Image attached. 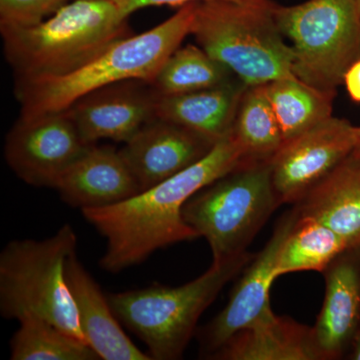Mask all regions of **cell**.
<instances>
[{"mask_svg": "<svg viewBox=\"0 0 360 360\" xmlns=\"http://www.w3.org/2000/svg\"><path fill=\"white\" fill-rule=\"evenodd\" d=\"M248 161L232 130L205 158L179 174L122 202L82 210L85 219L106 239L101 269L117 274L141 264L156 250L200 238L184 219V205Z\"/></svg>", "mask_w": 360, "mask_h": 360, "instance_id": "cell-1", "label": "cell"}, {"mask_svg": "<svg viewBox=\"0 0 360 360\" xmlns=\"http://www.w3.org/2000/svg\"><path fill=\"white\" fill-rule=\"evenodd\" d=\"M195 4L180 6L172 18L148 32L118 40L72 72L16 82L21 116L63 112L92 92L120 82L153 84L165 60L191 34Z\"/></svg>", "mask_w": 360, "mask_h": 360, "instance_id": "cell-2", "label": "cell"}, {"mask_svg": "<svg viewBox=\"0 0 360 360\" xmlns=\"http://www.w3.org/2000/svg\"><path fill=\"white\" fill-rule=\"evenodd\" d=\"M127 18L108 0H71L39 25L0 28L18 82L61 77L129 37Z\"/></svg>", "mask_w": 360, "mask_h": 360, "instance_id": "cell-3", "label": "cell"}, {"mask_svg": "<svg viewBox=\"0 0 360 360\" xmlns=\"http://www.w3.org/2000/svg\"><path fill=\"white\" fill-rule=\"evenodd\" d=\"M253 257L246 251L212 262L205 274L184 285L155 284L111 293L108 300L120 321L146 345L151 359H179L195 333L201 314Z\"/></svg>", "mask_w": 360, "mask_h": 360, "instance_id": "cell-4", "label": "cell"}, {"mask_svg": "<svg viewBox=\"0 0 360 360\" xmlns=\"http://www.w3.org/2000/svg\"><path fill=\"white\" fill-rule=\"evenodd\" d=\"M77 236L65 224L44 240L11 241L0 253V312L7 319L39 317L85 341L65 276ZM86 342V341H85Z\"/></svg>", "mask_w": 360, "mask_h": 360, "instance_id": "cell-5", "label": "cell"}, {"mask_svg": "<svg viewBox=\"0 0 360 360\" xmlns=\"http://www.w3.org/2000/svg\"><path fill=\"white\" fill-rule=\"evenodd\" d=\"M276 4L196 2L191 34L246 86L295 77V53L274 18Z\"/></svg>", "mask_w": 360, "mask_h": 360, "instance_id": "cell-6", "label": "cell"}, {"mask_svg": "<svg viewBox=\"0 0 360 360\" xmlns=\"http://www.w3.org/2000/svg\"><path fill=\"white\" fill-rule=\"evenodd\" d=\"M281 205L269 161H248L191 196L182 215L219 262L246 252Z\"/></svg>", "mask_w": 360, "mask_h": 360, "instance_id": "cell-7", "label": "cell"}, {"mask_svg": "<svg viewBox=\"0 0 360 360\" xmlns=\"http://www.w3.org/2000/svg\"><path fill=\"white\" fill-rule=\"evenodd\" d=\"M274 18L290 40L292 72L315 89L335 91L360 59V7L357 0H309L276 6Z\"/></svg>", "mask_w": 360, "mask_h": 360, "instance_id": "cell-8", "label": "cell"}, {"mask_svg": "<svg viewBox=\"0 0 360 360\" xmlns=\"http://www.w3.org/2000/svg\"><path fill=\"white\" fill-rule=\"evenodd\" d=\"M359 127L333 116L283 142L269 160L281 205H296L354 153Z\"/></svg>", "mask_w": 360, "mask_h": 360, "instance_id": "cell-9", "label": "cell"}, {"mask_svg": "<svg viewBox=\"0 0 360 360\" xmlns=\"http://www.w3.org/2000/svg\"><path fill=\"white\" fill-rule=\"evenodd\" d=\"M91 146L66 111L20 116L7 134L4 156L26 184L56 188L66 170Z\"/></svg>", "mask_w": 360, "mask_h": 360, "instance_id": "cell-10", "label": "cell"}, {"mask_svg": "<svg viewBox=\"0 0 360 360\" xmlns=\"http://www.w3.org/2000/svg\"><path fill=\"white\" fill-rule=\"evenodd\" d=\"M298 217L300 212L295 206L281 217L266 245L246 265L226 307L200 329L198 338L205 356L217 352L238 331L274 315L270 305V288L277 278L281 248Z\"/></svg>", "mask_w": 360, "mask_h": 360, "instance_id": "cell-11", "label": "cell"}, {"mask_svg": "<svg viewBox=\"0 0 360 360\" xmlns=\"http://www.w3.org/2000/svg\"><path fill=\"white\" fill-rule=\"evenodd\" d=\"M323 304L311 328L316 360L340 359L360 326V248H347L322 271Z\"/></svg>", "mask_w": 360, "mask_h": 360, "instance_id": "cell-12", "label": "cell"}, {"mask_svg": "<svg viewBox=\"0 0 360 360\" xmlns=\"http://www.w3.org/2000/svg\"><path fill=\"white\" fill-rule=\"evenodd\" d=\"M215 143L191 130L155 117L120 150L141 191L198 162Z\"/></svg>", "mask_w": 360, "mask_h": 360, "instance_id": "cell-13", "label": "cell"}, {"mask_svg": "<svg viewBox=\"0 0 360 360\" xmlns=\"http://www.w3.org/2000/svg\"><path fill=\"white\" fill-rule=\"evenodd\" d=\"M120 82L97 90L65 110L89 144L101 139L127 143L155 120V91Z\"/></svg>", "mask_w": 360, "mask_h": 360, "instance_id": "cell-14", "label": "cell"}, {"mask_svg": "<svg viewBox=\"0 0 360 360\" xmlns=\"http://www.w3.org/2000/svg\"><path fill=\"white\" fill-rule=\"evenodd\" d=\"M54 189L65 203L82 210L113 205L141 191L120 150L94 144L66 170Z\"/></svg>", "mask_w": 360, "mask_h": 360, "instance_id": "cell-15", "label": "cell"}, {"mask_svg": "<svg viewBox=\"0 0 360 360\" xmlns=\"http://www.w3.org/2000/svg\"><path fill=\"white\" fill-rule=\"evenodd\" d=\"M65 276L77 304L85 341L103 360H151L123 330L108 296L73 253L65 266Z\"/></svg>", "mask_w": 360, "mask_h": 360, "instance_id": "cell-16", "label": "cell"}, {"mask_svg": "<svg viewBox=\"0 0 360 360\" xmlns=\"http://www.w3.org/2000/svg\"><path fill=\"white\" fill-rule=\"evenodd\" d=\"M246 89L243 82L231 80L219 86L176 96L155 94V115L217 143L233 130Z\"/></svg>", "mask_w": 360, "mask_h": 360, "instance_id": "cell-17", "label": "cell"}, {"mask_svg": "<svg viewBox=\"0 0 360 360\" xmlns=\"http://www.w3.org/2000/svg\"><path fill=\"white\" fill-rule=\"evenodd\" d=\"M300 217H311L360 248V155L352 153L295 205Z\"/></svg>", "mask_w": 360, "mask_h": 360, "instance_id": "cell-18", "label": "cell"}, {"mask_svg": "<svg viewBox=\"0 0 360 360\" xmlns=\"http://www.w3.org/2000/svg\"><path fill=\"white\" fill-rule=\"evenodd\" d=\"M207 359L316 360V356L311 328L274 314L238 331Z\"/></svg>", "mask_w": 360, "mask_h": 360, "instance_id": "cell-19", "label": "cell"}, {"mask_svg": "<svg viewBox=\"0 0 360 360\" xmlns=\"http://www.w3.org/2000/svg\"><path fill=\"white\" fill-rule=\"evenodd\" d=\"M267 96L283 131L284 141L331 117L335 91H326L296 77L265 84Z\"/></svg>", "mask_w": 360, "mask_h": 360, "instance_id": "cell-20", "label": "cell"}, {"mask_svg": "<svg viewBox=\"0 0 360 360\" xmlns=\"http://www.w3.org/2000/svg\"><path fill=\"white\" fill-rule=\"evenodd\" d=\"M347 248L345 239L326 224L300 215L281 248L276 277L292 272H322Z\"/></svg>", "mask_w": 360, "mask_h": 360, "instance_id": "cell-21", "label": "cell"}, {"mask_svg": "<svg viewBox=\"0 0 360 360\" xmlns=\"http://www.w3.org/2000/svg\"><path fill=\"white\" fill-rule=\"evenodd\" d=\"M232 72L198 45L179 47L165 60L151 86L160 96H176L231 82Z\"/></svg>", "mask_w": 360, "mask_h": 360, "instance_id": "cell-22", "label": "cell"}, {"mask_svg": "<svg viewBox=\"0 0 360 360\" xmlns=\"http://www.w3.org/2000/svg\"><path fill=\"white\" fill-rule=\"evenodd\" d=\"M233 134L252 161H269L284 142L283 131L265 84L246 89L234 122Z\"/></svg>", "mask_w": 360, "mask_h": 360, "instance_id": "cell-23", "label": "cell"}, {"mask_svg": "<svg viewBox=\"0 0 360 360\" xmlns=\"http://www.w3.org/2000/svg\"><path fill=\"white\" fill-rule=\"evenodd\" d=\"M11 340V360H97L89 343L39 317H25Z\"/></svg>", "mask_w": 360, "mask_h": 360, "instance_id": "cell-24", "label": "cell"}, {"mask_svg": "<svg viewBox=\"0 0 360 360\" xmlns=\"http://www.w3.org/2000/svg\"><path fill=\"white\" fill-rule=\"evenodd\" d=\"M71 0H0V28L39 25Z\"/></svg>", "mask_w": 360, "mask_h": 360, "instance_id": "cell-25", "label": "cell"}, {"mask_svg": "<svg viewBox=\"0 0 360 360\" xmlns=\"http://www.w3.org/2000/svg\"><path fill=\"white\" fill-rule=\"evenodd\" d=\"M226 1L239 4H264L269 0H117L118 8L123 18H127L132 13L149 6H184L191 2Z\"/></svg>", "mask_w": 360, "mask_h": 360, "instance_id": "cell-26", "label": "cell"}, {"mask_svg": "<svg viewBox=\"0 0 360 360\" xmlns=\"http://www.w3.org/2000/svg\"><path fill=\"white\" fill-rule=\"evenodd\" d=\"M343 84L347 87L350 98L360 103V59L348 68Z\"/></svg>", "mask_w": 360, "mask_h": 360, "instance_id": "cell-27", "label": "cell"}, {"mask_svg": "<svg viewBox=\"0 0 360 360\" xmlns=\"http://www.w3.org/2000/svg\"><path fill=\"white\" fill-rule=\"evenodd\" d=\"M347 354L348 359L360 360V326L355 330L354 336H352Z\"/></svg>", "mask_w": 360, "mask_h": 360, "instance_id": "cell-28", "label": "cell"}, {"mask_svg": "<svg viewBox=\"0 0 360 360\" xmlns=\"http://www.w3.org/2000/svg\"><path fill=\"white\" fill-rule=\"evenodd\" d=\"M354 153H357V155H360V127H359V141H357V146Z\"/></svg>", "mask_w": 360, "mask_h": 360, "instance_id": "cell-29", "label": "cell"}, {"mask_svg": "<svg viewBox=\"0 0 360 360\" xmlns=\"http://www.w3.org/2000/svg\"><path fill=\"white\" fill-rule=\"evenodd\" d=\"M108 1H113V2H115V4H116V2H117V0H108Z\"/></svg>", "mask_w": 360, "mask_h": 360, "instance_id": "cell-30", "label": "cell"}, {"mask_svg": "<svg viewBox=\"0 0 360 360\" xmlns=\"http://www.w3.org/2000/svg\"><path fill=\"white\" fill-rule=\"evenodd\" d=\"M357 2H359V7H360V0H357Z\"/></svg>", "mask_w": 360, "mask_h": 360, "instance_id": "cell-31", "label": "cell"}]
</instances>
